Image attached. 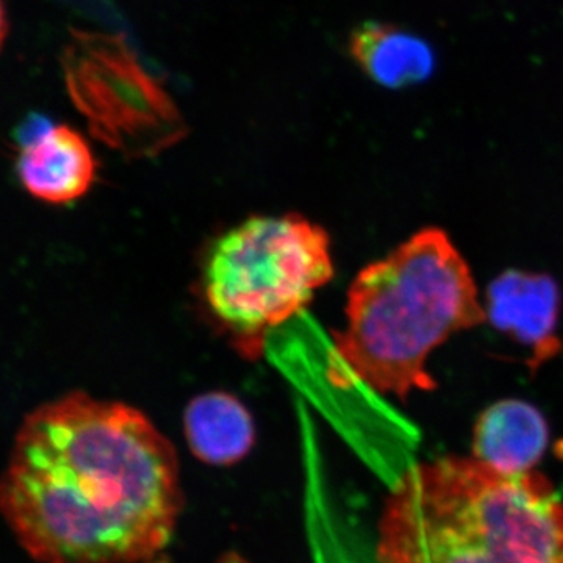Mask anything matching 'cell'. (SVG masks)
Returning a JSON list of instances; mask_svg holds the SVG:
<instances>
[{"label":"cell","instance_id":"obj_1","mask_svg":"<svg viewBox=\"0 0 563 563\" xmlns=\"http://www.w3.org/2000/svg\"><path fill=\"white\" fill-rule=\"evenodd\" d=\"M184 506L172 442L128 404L74 391L24 418L0 484L18 542L40 563H144Z\"/></svg>","mask_w":563,"mask_h":563},{"label":"cell","instance_id":"obj_10","mask_svg":"<svg viewBox=\"0 0 563 563\" xmlns=\"http://www.w3.org/2000/svg\"><path fill=\"white\" fill-rule=\"evenodd\" d=\"M184 431L191 453L213 466L239 463L255 443L252 415L240 399L224 391L196 396L184 413Z\"/></svg>","mask_w":563,"mask_h":563},{"label":"cell","instance_id":"obj_9","mask_svg":"<svg viewBox=\"0 0 563 563\" xmlns=\"http://www.w3.org/2000/svg\"><path fill=\"white\" fill-rule=\"evenodd\" d=\"M350 51L374 84L391 90L420 85L435 70V52L428 41L385 22H365L355 29Z\"/></svg>","mask_w":563,"mask_h":563},{"label":"cell","instance_id":"obj_2","mask_svg":"<svg viewBox=\"0 0 563 563\" xmlns=\"http://www.w3.org/2000/svg\"><path fill=\"white\" fill-rule=\"evenodd\" d=\"M484 322L472 269L453 240L442 229H421L352 282L346 324L333 333L328 379L406 402L412 391L435 390L428 372L432 352Z\"/></svg>","mask_w":563,"mask_h":563},{"label":"cell","instance_id":"obj_8","mask_svg":"<svg viewBox=\"0 0 563 563\" xmlns=\"http://www.w3.org/2000/svg\"><path fill=\"white\" fill-rule=\"evenodd\" d=\"M550 443L543 413L521 399H503L477 418L473 432L476 461L503 474L532 473Z\"/></svg>","mask_w":563,"mask_h":563},{"label":"cell","instance_id":"obj_11","mask_svg":"<svg viewBox=\"0 0 563 563\" xmlns=\"http://www.w3.org/2000/svg\"><path fill=\"white\" fill-rule=\"evenodd\" d=\"M221 563H246V562L242 561V559H240L239 555L229 554V555H225L224 561H222Z\"/></svg>","mask_w":563,"mask_h":563},{"label":"cell","instance_id":"obj_7","mask_svg":"<svg viewBox=\"0 0 563 563\" xmlns=\"http://www.w3.org/2000/svg\"><path fill=\"white\" fill-rule=\"evenodd\" d=\"M16 172L33 198L63 206L90 191L98 165L79 132L68 125L44 124L22 141Z\"/></svg>","mask_w":563,"mask_h":563},{"label":"cell","instance_id":"obj_4","mask_svg":"<svg viewBox=\"0 0 563 563\" xmlns=\"http://www.w3.org/2000/svg\"><path fill=\"white\" fill-rule=\"evenodd\" d=\"M333 277L331 239L301 214L252 217L213 243L202 291L235 350L257 361L269 331L301 313Z\"/></svg>","mask_w":563,"mask_h":563},{"label":"cell","instance_id":"obj_5","mask_svg":"<svg viewBox=\"0 0 563 563\" xmlns=\"http://www.w3.org/2000/svg\"><path fill=\"white\" fill-rule=\"evenodd\" d=\"M62 66L70 101L111 151L151 158L187 135L172 96L120 36L73 29Z\"/></svg>","mask_w":563,"mask_h":563},{"label":"cell","instance_id":"obj_6","mask_svg":"<svg viewBox=\"0 0 563 563\" xmlns=\"http://www.w3.org/2000/svg\"><path fill=\"white\" fill-rule=\"evenodd\" d=\"M562 295L548 274L509 269L485 292L487 321L507 339L531 352L526 365L536 373L563 350L558 325Z\"/></svg>","mask_w":563,"mask_h":563},{"label":"cell","instance_id":"obj_3","mask_svg":"<svg viewBox=\"0 0 563 563\" xmlns=\"http://www.w3.org/2000/svg\"><path fill=\"white\" fill-rule=\"evenodd\" d=\"M379 563H563V501L536 472L474 457L417 463L379 521Z\"/></svg>","mask_w":563,"mask_h":563}]
</instances>
